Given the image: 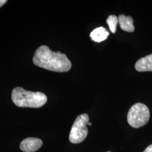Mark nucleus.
<instances>
[{
	"label": "nucleus",
	"mask_w": 152,
	"mask_h": 152,
	"mask_svg": "<svg viewBox=\"0 0 152 152\" xmlns=\"http://www.w3.org/2000/svg\"><path fill=\"white\" fill-rule=\"evenodd\" d=\"M34 65L49 71L66 72L72 67L71 61L60 51L54 52L47 46H41L36 50L33 58Z\"/></svg>",
	"instance_id": "f257e3e1"
},
{
	"label": "nucleus",
	"mask_w": 152,
	"mask_h": 152,
	"mask_svg": "<svg viewBox=\"0 0 152 152\" xmlns=\"http://www.w3.org/2000/svg\"><path fill=\"white\" fill-rule=\"evenodd\" d=\"M12 100L16 106L22 108H38L46 103V95L41 92L27 91L22 87L15 88L11 94Z\"/></svg>",
	"instance_id": "f03ea898"
},
{
	"label": "nucleus",
	"mask_w": 152,
	"mask_h": 152,
	"mask_svg": "<svg viewBox=\"0 0 152 152\" xmlns=\"http://www.w3.org/2000/svg\"><path fill=\"white\" fill-rule=\"evenodd\" d=\"M150 118L149 109L144 104L138 103L132 105L127 114V122L134 128H140L146 125Z\"/></svg>",
	"instance_id": "7ed1b4c3"
},
{
	"label": "nucleus",
	"mask_w": 152,
	"mask_h": 152,
	"mask_svg": "<svg viewBox=\"0 0 152 152\" xmlns=\"http://www.w3.org/2000/svg\"><path fill=\"white\" fill-rule=\"evenodd\" d=\"M89 122L88 114L79 115L73 123L69 134V139L73 144H79L86 138L88 135L87 124Z\"/></svg>",
	"instance_id": "20e7f679"
},
{
	"label": "nucleus",
	"mask_w": 152,
	"mask_h": 152,
	"mask_svg": "<svg viewBox=\"0 0 152 152\" xmlns=\"http://www.w3.org/2000/svg\"><path fill=\"white\" fill-rule=\"evenodd\" d=\"M43 144L42 141L36 137H28L21 142L20 148L24 152H34L38 150Z\"/></svg>",
	"instance_id": "39448f33"
},
{
	"label": "nucleus",
	"mask_w": 152,
	"mask_h": 152,
	"mask_svg": "<svg viewBox=\"0 0 152 152\" xmlns=\"http://www.w3.org/2000/svg\"><path fill=\"white\" fill-rule=\"evenodd\" d=\"M135 67L136 71L139 72L152 71V54L137 60Z\"/></svg>",
	"instance_id": "423d86ee"
},
{
	"label": "nucleus",
	"mask_w": 152,
	"mask_h": 152,
	"mask_svg": "<svg viewBox=\"0 0 152 152\" xmlns=\"http://www.w3.org/2000/svg\"><path fill=\"white\" fill-rule=\"evenodd\" d=\"M118 23L121 28L127 32H133L135 30V27L133 24L134 20L130 16H125V15H120L118 18Z\"/></svg>",
	"instance_id": "0eeeda50"
},
{
	"label": "nucleus",
	"mask_w": 152,
	"mask_h": 152,
	"mask_svg": "<svg viewBox=\"0 0 152 152\" xmlns=\"http://www.w3.org/2000/svg\"><path fill=\"white\" fill-rule=\"evenodd\" d=\"M109 35L106 28L100 27L94 29L90 33V37L92 41L96 42H101L105 40Z\"/></svg>",
	"instance_id": "6e6552de"
},
{
	"label": "nucleus",
	"mask_w": 152,
	"mask_h": 152,
	"mask_svg": "<svg viewBox=\"0 0 152 152\" xmlns=\"http://www.w3.org/2000/svg\"><path fill=\"white\" fill-rule=\"evenodd\" d=\"M107 23L108 25L111 32L115 33L116 32V28L118 23V19L117 16L111 15L108 16L107 19Z\"/></svg>",
	"instance_id": "1a4fd4ad"
},
{
	"label": "nucleus",
	"mask_w": 152,
	"mask_h": 152,
	"mask_svg": "<svg viewBox=\"0 0 152 152\" xmlns=\"http://www.w3.org/2000/svg\"><path fill=\"white\" fill-rule=\"evenodd\" d=\"M143 152H152V144L147 147Z\"/></svg>",
	"instance_id": "9d476101"
},
{
	"label": "nucleus",
	"mask_w": 152,
	"mask_h": 152,
	"mask_svg": "<svg viewBox=\"0 0 152 152\" xmlns=\"http://www.w3.org/2000/svg\"><path fill=\"white\" fill-rule=\"evenodd\" d=\"M7 2V1L6 0H0V7H2L4 4H5Z\"/></svg>",
	"instance_id": "9b49d317"
},
{
	"label": "nucleus",
	"mask_w": 152,
	"mask_h": 152,
	"mask_svg": "<svg viewBox=\"0 0 152 152\" xmlns=\"http://www.w3.org/2000/svg\"><path fill=\"white\" fill-rule=\"evenodd\" d=\"M91 125H92V124H91V123H90V122H88V123L87 124V125H88V126H91Z\"/></svg>",
	"instance_id": "f8f14e48"
},
{
	"label": "nucleus",
	"mask_w": 152,
	"mask_h": 152,
	"mask_svg": "<svg viewBox=\"0 0 152 152\" xmlns=\"http://www.w3.org/2000/svg\"></svg>",
	"instance_id": "ddd939ff"
}]
</instances>
